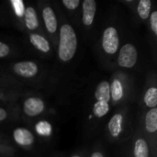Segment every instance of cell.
Wrapping results in <instances>:
<instances>
[{
    "instance_id": "1",
    "label": "cell",
    "mask_w": 157,
    "mask_h": 157,
    "mask_svg": "<svg viewBox=\"0 0 157 157\" xmlns=\"http://www.w3.org/2000/svg\"><path fill=\"white\" fill-rule=\"evenodd\" d=\"M77 48V38L73 27L64 24L60 29V42L58 55L61 61L69 62L75 55Z\"/></svg>"
},
{
    "instance_id": "2",
    "label": "cell",
    "mask_w": 157,
    "mask_h": 157,
    "mask_svg": "<svg viewBox=\"0 0 157 157\" xmlns=\"http://www.w3.org/2000/svg\"><path fill=\"white\" fill-rule=\"evenodd\" d=\"M120 40L117 29L113 27L107 28L103 32L102 47L104 51L109 54H114L119 49Z\"/></svg>"
},
{
    "instance_id": "3",
    "label": "cell",
    "mask_w": 157,
    "mask_h": 157,
    "mask_svg": "<svg viewBox=\"0 0 157 157\" xmlns=\"http://www.w3.org/2000/svg\"><path fill=\"white\" fill-rule=\"evenodd\" d=\"M137 62V50L131 44L127 43L123 45L119 53L118 63L120 66L124 68H132L135 65Z\"/></svg>"
},
{
    "instance_id": "4",
    "label": "cell",
    "mask_w": 157,
    "mask_h": 157,
    "mask_svg": "<svg viewBox=\"0 0 157 157\" xmlns=\"http://www.w3.org/2000/svg\"><path fill=\"white\" fill-rule=\"evenodd\" d=\"M14 72L26 78H30L38 74V65L33 62H19L17 63L13 67Z\"/></svg>"
},
{
    "instance_id": "5",
    "label": "cell",
    "mask_w": 157,
    "mask_h": 157,
    "mask_svg": "<svg viewBox=\"0 0 157 157\" xmlns=\"http://www.w3.org/2000/svg\"><path fill=\"white\" fill-rule=\"evenodd\" d=\"M24 112L30 117L40 114L44 109V102L39 98H29L24 102Z\"/></svg>"
},
{
    "instance_id": "6",
    "label": "cell",
    "mask_w": 157,
    "mask_h": 157,
    "mask_svg": "<svg viewBox=\"0 0 157 157\" xmlns=\"http://www.w3.org/2000/svg\"><path fill=\"white\" fill-rule=\"evenodd\" d=\"M83 22L86 26L92 25L96 10H97V3L95 0H85L83 3Z\"/></svg>"
},
{
    "instance_id": "7",
    "label": "cell",
    "mask_w": 157,
    "mask_h": 157,
    "mask_svg": "<svg viewBox=\"0 0 157 157\" xmlns=\"http://www.w3.org/2000/svg\"><path fill=\"white\" fill-rule=\"evenodd\" d=\"M15 142L21 146H29L31 145L34 142L33 134L27 129L17 128L14 131L13 133Z\"/></svg>"
},
{
    "instance_id": "8",
    "label": "cell",
    "mask_w": 157,
    "mask_h": 157,
    "mask_svg": "<svg viewBox=\"0 0 157 157\" xmlns=\"http://www.w3.org/2000/svg\"><path fill=\"white\" fill-rule=\"evenodd\" d=\"M42 17L47 30L50 33H54L57 29V19L52 8L50 6L44 7L42 10Z\"/></svg>"
},
{
    "instance_id": "9",
    "label": "cell",
    "mask_w": 157,
    "mask_h": 157,
    "mask_svg": "<svg viewBox=\"0 0 157 157\" xmlns=\"http://www.w3.org/2000/svg\"><path fill=\"white\" fill-rule=\"evenodd\" d=\"M95 97L98 101L108 103L110 99V86L109 82L102 81L97 86V90L95 93Z\"/></svg>"
},
{
    "instance_id": "10",
    "label": "cell",
    "mask_w": 157,
    "mask_h": 157,
    "mask_svg": "<svg viewBox=\"0 0 157 157\" xmlns=\"http://www.w3.org/2000/svg\"><path fill=\"white\" fill-rule=\"evenodd\" d=\"M123 117L121 114H115L109 122V131L112 137H118L122 130Z\"/></svg>"
},
{
    "instance_id": "11",
    "label": "cell",
    "mask_w": 157,
    "mask_h": 157,
    "mask_svg": "<svg viewBox=\"0 0 157 157\" xmlns=\"http://www.w3.org/2000/svg\"><path fill=\"white\" fill-rule=\"evenodd\" d=\"M29 40L31 44L39 51L42 52H48L50 51V44L44 37L39 34H31L29 36Z\"/></svg>"
},
{
    "instance_id": "12",
    "label": "cell",
    "mask_w": 157,
    "mask_h": 157,
    "mask_svg": "<svg viewBox=\"0 0 157 157\" xmlns=\"http://www.w3.org/2000/svg\"><path fill=\"white\" fill-rule=\"evenodd\" d=\"M25 23L26 26L29 29H35L38 28L39 26V21H38V17H37V14L36 11L34 10V8L29 6L25 9Z\"/></svg>"
},
{
    "instance_id": "13",
    "label": "cell",
    "mask_w": 157,
    "mask_h": 157,
    "mask_svg": "<svg viewBox=\"0 0 157 157\" xmlns=\"http://www.w3.org/2000/svg\"><path fill=\"white\" fill-rule=\"evenodd\" d=\"M145 128L148 132L153 133L157 131V109H150L145 117Z\"/></svg>"
},
{
    "instance_id": "14",
    "label": "cell",
    "mask_w": 157,
    "mask_h": 157,
    "mask_svg": "<svg viewBox=\"0 0 157 157\" xmlns=\"http://www.w3.org/2000/svg\"><path fill=\"white\" fill-rule=\"evenodd\" d=\"M149 148L144 139H138L134 144V157H148Z\"/></svg>"
},
{
    "instance_id": "15",
    "label": "cell",
    "mask_w": 157,
    "mask_h": 157,
    "mask_svg": "<svg viewBox=\"0 0 157 157\" xmlns=\"http://www.w3.org/2000/svg\"><path fill=\"white\" fill-rule=\"evenodd\" d=\"M122 97H123L122 84L121 83V81L116 79L113 81L110 86V98H112L114 101H119L122 98Z\"/></svg>"
},
{
    "instance_id": "16",
    "label": "cell",
    "mask_w": 157,
    "mask_h": 157,
    "mask_svg": "<svg viewBox=\"0 0 157 157\" xmlns=\"http://www.w3.org/2000/svg\"><path fill=\"white\" fill-rule=\"evenodd\" d=\"M144 103L149 108H155L157 105V88H149L144 95Z\"/></svg>"
},
{
    "instance_id": "17",
    "label": "cell",
    "mask_w": 157,
    "mask_h": 157,
    "mask_svg": "<svg viewBox=\"0 0 157 157\" xmlns=\"http://www.w3.org/2000/svg\"><path fill=\"white\" fill-rule=\"evenodd\" d=\"M152 2L150 0H141L138 5V14L141 18L146 19L150 15Z\"/></svg>"
},
{
    "instance_id": "18",
    "label": "cell",
    "mask_w": 157,
    "mask_h": 157,
    "mask_svg": "<svg viewBox=\"0 0 157 157\" xmlns=\"http://www.w3.org/2000/svg\"><path fill=\"white\" fill-rule=\"evenodd\" d=\"M109 111V103L98 101V102L94 105L93 112H94L95 116H97V117H98V118L104 117L106 114H108Z\"/></svg>"
},
{
    "instance_id": "19",
    "label": "cell",
    "mask_w": 157,
    "mask_h": 157,
    "mask_svg": "<svg viewBox=\"0 0 157 157\" xmlns=\"http://www.w3.org/2000/svg\"><path fill=\"white\" fill-rule=\"evenodd\" d=\"M35 130L38 134L41 136H50L52 133V125L45 121H41L36 124Z\"/></svg>"
},
{
    "instance_id": "20",
    "label": "cell",
    "mask_w": 157,
    "mask_h": 157,
    "mask_svg": "<svg viewBox=\"0 0 157 157\" xmlns=\"http://www.w3.org/2000/svg\"><path fill=\"white\" fill-rule=\"evenodd\" d=\"M11 4L13 6L14 11L16 13V15L19 17H21L24 13H25V7H24V4L21 0H12Z\"/></svg>"
},
{
    "instance_id": "21",
    "label": "cell",
    "mask_w": 157,
    "mask_h": 157,
    "mask_svg": "<svg viewBox=\"0 0 157 157\" xmlns=\"http://www.w3.org/2000/svg\"><path fill=\"white\" fill-rule=\"evenodd\" d=\"M63 4L65 6L66 8L70 10H74L79 6L80 1L79 0H63Z\"/></svg>"
},
{
    "instance_id": "22",
    "label": "cell",
    "mask_w": 157,
    "mask_h": 157,
    "mask_svg": "<svg viewBox=\"0 0 157 157\" xmlns=\"http://www.w3.org/2000/svg\"><path fill=\"white\" fill-rule=\"evenodd\" d=\"M150 21H151V28L154 31V33L157 35V12L154 11L151 15L150 17Z\"/></svg>"
},
{
    "instance_id": "23",
    "label": "cell",
    "mask_w": 157,
    "mask_h": 157,
    "mask_svg": "<svg viewBox=\"0 0 157 157\" xmlns=\"http://www.w3.org/2000/svg\"><path fill=\"white\" fill-rule=\"evenodd\" d=\"M9 52H10L9 47L6 43L0 41V58L6 57L9 53Z\"/></svg>"
},
{
    "instance_id": "24",
    "label": "cell",
    "mask_w": 157,
    "mask_h": 157,
    "mask_svg": "<svg viewBox=\"0 0 157 157\" xmlns=\"http://www.w3.org/2000/svg\"><path fill=\"white\" fill-rule=\"evenodd\" d=\"M7 114H6V111L4 109H1L0 108V121H4L6 118Z\"/></svg>"
},
{
    "instance_id": "25",
    "label": "cell",
    "mask_w": 157,
    "mask_h": 157,
    "mask_svg": "<svg viewBox=\"0 0 157 157\" xmlns=\"http://www.w3.org/2000/svg\"><path fill=\"white\" fill-rule=\"evenodd\" d=\"M91 157H104L103 156V155L101 154V153H99V152H96V153H94Z\"/></svg>"
},
{
    "instance_id": "26",
    "label": "cell",
    "mask_w": 157,
    "mask_h": 157,
    "mask_svg": "<svg viewBox=\"0 0 157 157\" xmlns=\"http://www.w3.org/2000/svg\"><path fill=\"white\" fill-rule=\"evenodd\" d=\"M72 157H80V156H78V155H74V156H72Z\"/></svg>"
}]
</instances>
